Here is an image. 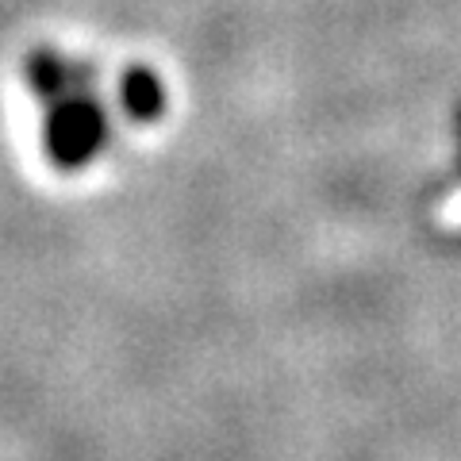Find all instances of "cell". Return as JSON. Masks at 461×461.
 <instances>
[{"label": "cell", "mask_w": 461, "mask_h": 461, "mask_svg": "<svg viewBox=\"0 0 461 461\" xmlns=\"http://www.w3.org/2000/svg\"><path fill=\"white\" fill-rule=\"evenodd\" d=\"M438 220H442V227H461V189H457V193H450V196L442 200Z\"/></svg>", "instance_id": "6da1fadb"}]
</instances>
